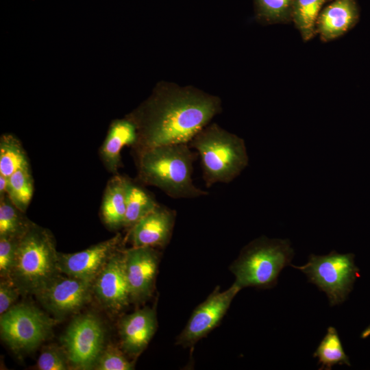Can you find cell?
<instances>
[{
  "mask_svg": "<svg viewBox=\"0 0 370 370\" xmlns=\"http://www.w3.org/2000/svg\"><path fill=\"white\" fill-rule=\"evenodd\" d=\"M58 253L52 234L30 221L18 238L14 264L9 279L21 295H36L60 273Z\"/></svg>",
  "mask_w": 370,
  "mask_h": 370,
  "instance_id": "obj_3",
  "label": "cell"
},
{
  "mask_svg": "<svg viewBox=\"0 0 370 370\" xmlns=\"http://www.w3.org/2000/svg\"><path fill=\"white\" fill-rule=\"evenodd\" d=\"M158 328L155 308L145 307L123 316L119 324L121 348L132 356L147 347Z\"/></svg>",
  "mask_w": 370,
  "mask_h": 370,
  "instance_id": "obj_14",
  "label": "cell"
},
{
  "mask_svg": "<svg viewBox=\"0 0 370 370\" xmlns=\"http://www.w3.org/2000/svg\"><path fill=\"white\" fill-rule=\"evenodd\" d=\"M137 140V127L131 119L113 122L100 150L101 160L110 172L116 173L121 166V151L123 147H134Z\"/></svg>",
  "mask_w": 370,
  "mask_h": 370,
  "instance_id": "obj_17",
  "label": "cell"
},
{
  "mask_svg": "<svg viewBox=\"0 0 370 370\" xmlns=\"http://www.w3.org/2000/svg\"><path fill=\"white\" fill-rule=\"evenodd\" d=\"M70 365L77 369H93L104 347V330L94 315L74 319L61 338Z\"/></svg>",
  "mask_w": 370,
  "mask_h": 370,
  "instance_id": "obj_8",
  "label": "cell"
},
{
  "mask_svg": "<svg viewBox=\"0 0 370 370\" xmlns=\"http://www.w3.org/2000/svg\"><path fill=\"white\" fill-rule=\"evenodd\" d=\"M27 165L29 162L21 142L12 134L2 135L0 139V174L8 177Z\"/></svg>",
  "mask_w": 370,
  "mask_h": 370,
  "instance_id": "obj_23",
  "label": "cell"
},
{
  "mask_svg": "<svg viewBox=\"0 0 370 370\" xmlns=\"http://www.w3.org/2000/svg\"><path fill=\"white\" fill-rule=\"evenodd\" d=\"M294 249L288 239L260 236L247 245L230 267L234 283L245 287L270 288L278 283L280 272L291 264Z\"/></svg>",
  "mask_w": 370,
  "mask_h": 370,
  "instance_id": "obj_5",
  "label": "cell"
},
{
  "mask_svg": "<svg viewBox=\"0 0 370 370\" xmlns=\"http://www.w3.org/2000/svg\"><path fill=\"white\" fill-rule=\"evenodd\" d=\"M124 250L118 249L110 258L92 282V291L97 298L103 306L114 312L123 310L131 301Z\"/></svg>",
  "mask_w": 370,
  "mask_h": 370,
  "instance_id": "obj_13",
  "label": "cell"
},
{
  "mask_svg": "<svg viewBox=\"0 0 370 370\" xmlns=\"http://www.w3.org/2000/svg\"><path fill=\"white\" fill-rule=\"evenodd\" d=\"M21 291L9 278H1L0 281V314L9 310L16 301Z\"/></svg>",
  "mask_w": 370,
  "mask_h": 370,
  "instance_id": "obj_29",
  "label": "cell"
},
{
  "mask_svg": "<svg viewBox=\"0 0 370 370\" xmlns=\"http://www.w3.org/2000/svg\"><path fill=\"white\" fill-rule=\"evenodd\" d=\"M158 205L151 195L132 180L127 178L126 209L123 227L130 229Z\"/></svg>",
  "mask_w": 370,
  "mask_h": 370,
  "instance_id": "obj_19",
  "label": "cell"
},
{
  "mask_svg": "<svg viewBox=\"0 0 370 370\" xmlns=\"http://www.w3.org/2000/svg\"><path fill=\"white\" fill-rule=\"evenodd\" d=\"M370 336V324L362 332L360 337L366 338Z\"/></svg>",
  "mask_w": 370,
  "mask_h": 370,
  "instance_id": "obj_31",
  "label": "cell"
},
{
  "mask_svg": "<svg viewBox=\"0 0 370 370\" xmlns=\"http://www.w3.org/2000/svg\"><path fill=\"white\" fill-rule=\"evenodd\" d=\"M332 0H294L292 21L302 39L308 41L316 34V22L323 5Z\"/></svg>",
  "mask_w": 370,
  "mask_h": 370,
  "instance_id": "obj_21",
  "label": "cell"
},
{
  "mask_svg": "<svg viewBox=\"0 0 370 370\" xmlns=\"http://www.w3.org/2000/svg\"><path fill=\"white\" fill-rule=\"evenodd\" d=\"M18 238L0 236V275L9 278L14 264Z\"/></svg>",
  "mask_w": 370,
  "mask_h": 370,
  "instance_id": "obj_28",
  "label": "cell"
},
{
  "mask_svg": "<svg viewBox=\"0 0 370 370\" xmlns=\"http://www.w3.org/2000/svg\"><path fill=\"white\" fill-rule=\"evenodd\" d=\"M69 361L63 348L53 345L43 347L37 362L40 370H66Z\"/></svg>",
  "mask_w": 370,
  "mask_h": 370,
  "instance_id": "obj_27",
  "label": "cell"
},
{
  "mask_svg": "<svg viewBox=\"0 0 370 370\" xmlns=\"http://www.w3.org/2000/svg\"><path fill=\"white\" fill-rule=\"evenodd\" d=\"M60 273L35 295L40 304L57 316L74 313L89 301L92 282Z\"/></svg>",
  "mask_w": 370,
  "mask_h": 370,
  "instance_id": "obj_10",
  "label": "cell"
},
{
  "mask_svg": "<svg viewBox=\"0 0 370 370\" xmlns=\"http://www.w3.org/2000/svg\"><path fill=\"white\" fill-rule=\"evenodd\" d=\"M360 10L356 0H332L320 12L316 34L328 42L341 37L358 23Z\"/></svg>",
  "mask_w": 370,
  "mask_h": 370,
  "instance_id": "obj_16",
  "label": "cell"
},
{
  "mask_svg": "<svg viewBox=\"0 0 370 370\" xmlns=\"http://www.w3.org/2000/svg\"><path fill=\"white\" fill-rule=\"evenodd\" d=\"M160 255L154 247H132L124 250V264L131 301L143 302L153 291Z\"/></svg>",
  "mask_w": 370,
  "mask_h": 370,
  "instance_id": "obj_11",
  "label": "cell"
},
{
  "mask_svg": "<svg viewBox=\"0 0 370 370\" xmlns=\"http://www.w3.org/2000/svg\"><path fill=\"white\" fill-rule=\"evenodd\" d=\"M127 178L119 175L111 178L106 186L101 207L104 223L110 228L123 227L126 209Z\"/></svg>",
  "mask_w": 370,
  "mask_h": 370,
  "instance_id": "obj_18",
  "label": "cell"
},
{
  "mask_svg": "<svg viewBox=\"0 0 370 370\" xmlns=\"http://www.w3.org/2000/svg\"><path fill=\"white\" fill-rule=\"evenodd\" d=\"M123 241L120 233L78 252L58 253V267L62 274L93 282L108 261L120 249Z\"/></svg>",
  "mask_w": 370,
  "mask_h": 370,
  "instance_id": "obj_12",
  "label": "cell"
},
{
  "mask_svg": "<svg viewBox=\"0 0 370 370\" xmlns=\"http://www.w3.org/2000/svg\"><path fill=\"white\" fill-rule=\"evenodd\" d=\"M200 158L206 187L230 183L247 166L245 141L216 123L208 125L188 143Z\"/></svg>",
  "mask_w": 370,
  "mask_h": 370,
  "instance_id": "obj_4",
  "label": "cell"
},
{
  "mask_svg": "<svg viewBox=\"0 0 370 370\" xmlns=\"http://www.w3.org/2000/svg\"><path fill=\"white\" fill-rule=\"evenodd\" d=\"M175 212L158 205L153 211L130 228V240L133 247H164L172 234Z\"/></svg>",
  "mask_w": 370,
  "mask_h": 370,
  "instance_id": "obj_15",
  "label": "cell"
},
{
  "mask_svg": "<svg viewBox=\"0 0 370 370\" xmlns=\"http://www.w3.org/2000/svg\"><path fill=\"white\" fill-rule=\"evenodd\" d=\"M256 15L267 23L292 21L294 0H254Z\"/></svg>",
  "mask_w": 370,
  "mask_h": 370,
  "instance_id": "obj_25",
  "label": "cell"
},
{
  "mask_svg": "<svg viewBox=\"0 0 370 370\" xmlns=\"http://www.w3.org/2000/svg\"><path fill=\"white\" fill-rule=\"evenodd\" d=\"M123 350L114 345L103 347L93 369L97 370H131L134 369L133 362L129 360Z\"/></svg>",
  "mask_w": 370,
  "mask_h": 370,
  "instance_id": "obj_26",
  "label": "cell"
},
{
  "mask_svg": "<svg viewBox=\"0 0 370 370\" xmlns=\"http://www.w3.org/2000/svg\"><path fill=\"white\" fill-rule=\"evenodd\" d=\"M354 258L352 253L339 254L332 251L323 256L311 254L305 264H291V266L304 273L309 282L324 292L330 306L332 307L346 301L360 277Z\"/></svg>",
  "mask_w": 370,
  "mask_h": 370,
  "instance_id": "obj_6",
  "label": "cell"
},
{
  "mask_svg": "<svg viewBox=\"0 0 370 370\" xmlns=\"http://www.w3.org/2000/svg\"><path fill=\"white\" fill-rule=\"evenodd\" d=\"M53 324L54 321L37 308L18 304L1 314V338L14 352L31 351L48 337Z\"/></svg>",
  "mask_w": 370,
  "mask_h": 370,
  "instance_id": "obj_7",
  "label": "cell"
},
{
  "mask_svg": "<svg viewBox=\"0 0 370 370\" xmlns=\"http://www.w3.org/2000/svg\"><path fill=\"white\" fill-rule=\"evenodd\" d=\"M221 110V101L190 87L162 86L131 119L138 130L136 153L189 143Z\"/></svg>",
  "mask_w": 370,
  "mask_h": 370,
  "instance_id": "obj_1",
  "label": "cell"
},
{
  "mask_svg": "<svg viewBox=\"0 0 370 370\" xmlns=\"http://www.w3.org/2000/svg\"><path fill=\"white\" fill-rule=\"evenodd\" d=\"M188 143L158 146L136 152L138 177L174 199H193L208 194L193 181L197 153Z\"/></svg>",
  "mask_w": 370,
  "mask_h": 370,
  "instance_id": "obj_2",
  "label": "cell"
},
{
  "mask_svg": "<svg viewBox=\"0 0 370 370\" xmlns=\"http://www.w3.org/2000/svg\"><path fill=\"white\" fill-rule=\"evenodd\" d=\"M313 357L318 359L319 369L330 370L334 365L351 366L348 356L345 354L336 329L330 326Z\"/></svg>",
  "mask_w": 370,
  "mask_h": 370,
  "instance_id": "obj_20",
  "label": "cell"
},
{
  "mask_svg": "<svg viewBox=\"0 0 370 370\" xmlns=\"http://www.w3.org/2000/svg\"><path fill=\"white\" fill-rule=\"evenodd\" d=\"M241 288L234 284L220 291L219 287L200 304L193 312L186 326L176 339V344L183 347L194 345L205 337L220 323L230 306Z\"/></svg>",
  "mask_w": 370,
  "mask_h": 370,
  "instance_id": "obj_9",
  "label": "cell"
},
{
  "mask_svg": "<svg viewBox=\"0 0 370 370\" xmlns=\"http://www.w3.org/2000/svg\"><path fill=\"white\" fill-rule=\"evenodd\" d=\"M11 201L8 195L0 197V236L19 238L30 221Z\"/></svg>",
  "mask_w": 370,
  "mask_h": 370,
  "instance_id": "obj_24",
  "label": "cell"
},
{
  "mask_svg": "<svg viewBox=\"0 0 370 370\" xmlns=\"http://www.w3.org/2000/svg\"><path fill=\"white\" fill-rule=\"evenodd\" d=\"M8 177L0 174V197L7 195Z\"/></svg>",
  "mask_w": 370,
  "mask_h": 370,
  "instance_id": "obj_30",
  "label": "cell"
},
{
  "mask_svg": "<svg viewBox=\"0 0 370 370\" xmlns=\"http://www.w3.org/2000/svg\"><path fill=\"white\" fill-rule=\"evenodd\" d=\"M34 192L29 165L24 166L8 177L7 195L13 204L23 212L27 210Z\"/></svg>",
  "mask_w": 370,
  "mask_h": 370,
  "instance_id": "obj_22",
  "label": "cell"
}]
</instances>
